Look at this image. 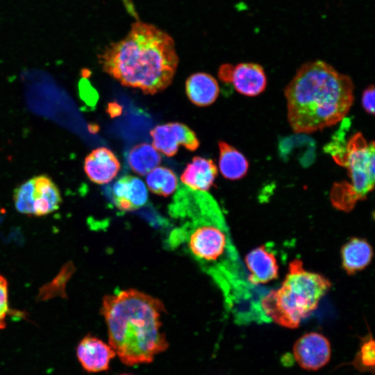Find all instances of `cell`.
Listing matches in <instances>:
<instances>
[{"label": "cell", "instance_id": "22", "mask_svg": "<svg viewBox=\"0 0 375 375\" xmlns=\"http://www.w3.org/2000/svg\"><path fill=\"white\" fill-rule=\"evenodd\" d=\"M8 313V283L0 275V329L6 326V318Z\"/></svg>", "mask_w": 375, "mask_h": 375}, {"label": "cell", "instance_id": "1", "mask_svg": "<svg viewBox=\"0 0 375 375\" xmlns=\"http://www.w3.org/2000/svg\"><path fill=\"white\" fill-rule=\"evenodd\" d=\"M169 215L176 222L170 246H181L229 297L239 288L237 255L216 201L206 192L180 185Z\"/></svg>", "mask_w": 375, "mask_h": 375}, {"label": "cell", "instance_id": "7", "mask_svg": "<svg viewBox=\"0 0 375 375\" xmlns=\"http://www.w3.org/2000/svg\"><path fill=\"white\" fill-rule=\"evenodd\" d=\"M16 210L37 217L49 215L59 208L62 202L59 189L47 175L28 179L14 190Z\"/></svg>", "mask_w": 375, "mask_h": 375}, {"label": "cell", "instance_id": "8", "mask_svg": "<svg viewBox=\"0 0 375 375\" xmlns=\"http://www.w3.org/2000/svg\"><path fill=\"white\" fill-rule=\"evenodd\" d=\"M150 134L153 147L168 157L176 153L179 145L190 151H194L199 146V141L193 131L178 122L156 126Z\"/></svg>", "mask_w": 375, "mask_h": 375}, {"label": "cell", "instance_id": "2", "mask_svg": "<svg viewBox=\"0 0 375 375\" xmlns=\"http://www.w3.org/2000/svg\"><path fill=\"white\" fill-rule=\"evenodd\" d=\"M99 62L105 72L124 86L154 94L172 83L178 58L169 34L137 21L124 38L103 51Z\"/></svg>", "mask_w": 375, "mask_h": 375}, {"label": "cell", "instance_id": "6", "mask_svg": "<svg viewBox=\"0 0 375 375\" xmlns=\"http://www.w3.org/2000/svg\"><path fill=\"white\" fill-rule=\"evenodd\" d=\"M374 142H367L360 133L349 140L344 149L333 153L336 162L347 169L350 183H338L331 192V201L339 210L349 212L357 201L364 200L374 189L375 180Z\"/></svg>", "mask_w": 375, "mask_h": 375}, {"label": "cell", "instance_id": "3", "mask_svg": "<svg viewBox=\"0 0 375 375\" xmlns=\"http://www.w3.org/2000/svg\"><path fill=\"white\" fill-rule=\"evenodd\" d=\"M284 94L292 131L311 133L344 119L354 101V84L328 63L310 61L297 69Z\"/></svg>", "mask_w": 375, "mask_h": 375}, {"label": "cell", "instance_id": "20", "mask_svg": "<svg viewBox=\"0 0 375 375\" xmlns=\"http://www.w3.org/2000/svg\"><path fill=\"white\" fill-rule=\"evenodd\" d=\"M148 188L154 194L168 197L177 187V178L174 172L165 167H156L147 175Z\"/></svg>", "mask_w": 375, "mask_h": 375}, {"label": "cell", "instance_id": "17", "mask_svg": "<svg viewBox=\"0 0 375 375\" xmlns=\"http://www.w3.org/2000/svg\"><path fill=\"white\" fill-rule=\"evenodd\" d=\"M185 91L188 97L194 104L206 106L215 101L219 96V88L213 76L204 72H198L187 79Z\"/></svg>", "mask_w": 375, "mask_h": 375}, {"label": "cell", "instance_id": "18", "mask_svg": "<svg viewBox=\"0 0 375 375\" xmlns=\"http://www.w3.org/2000/svg\"><path fill=\"white\" fill-rule=\"evenodd\" d=\"M219 167L222 175L230 180L243 178L249 169V162L237 149L224 141H219Z\"/></svg>", "mask_w": 375, "mask_h": 375}, {"label": "cell", "instance_id": "24", "mask_svg": "<svg viewBox=\"0 0 375 375\" xmlns=\"http://www.w3.org/2000/svg\"><path fill=\"white\" fill-rule=\"evenodd\" d=\"M123 1L126 5V7L128 11H129L131 15H133L134 16H135V11L133 8V4L131 3V0H123Z\"/></svg>", "mask_w": 375, "mask_h": 375}, {"label": "cell", "instance_id": "12", "mask_svg": "<svg viewBox=\"0 0 375 375\" xmlns=\"http://www.w3.org/2000/svg\"><path fill=\"white\" fill-rule=\"evenodd\" d=\"M228 83L241 94L255 97L267 86V76L263 67L253 62H242L232 67Z\"/></svg>", "mask_w": 375, "mask_h": 375}, {"label": "cell", "instance_id": "16", "mask_svg": "<svg viewBox=\"0 0 375 375\" xmlns=\"http://www.w3.org/2000/svg\"><path fill=\"white\" fill-rule=\"evenodd\" d=\"M372 257V247L363 238H351L341 249L342 267L349 275L363 270L369 265Z\"/></svg>", "mask_w": 375, "mask_h": 375}, {"label": "cell", "instance_id": "15", "mask_svg": "<svg viewBox=\"0 0 375 375\" xmlns=\"http://www.w3.org/2000/svg\"><path fill=\"white\" fill-rule=\"evenodd\" d=\"M217 175V168L212 160L197 156L185 168L181 181L193 190L206 192L212 186Z\"/></svg>", "mask_w": 375, "mask_h": 375}, {"label": "cell", "instance_id": "21", "mask_svg": "<svg viewBox=\"0 0 375 375\" xmlns=\"http://www.w3.org/2000/svg\"><path fill=\"white\" fill-rule=\"evenodd\" d=\"M375 344L370 335L364 340L353 360L354 367L362 372H374Z\"/></svg>", "mask_w": 375, "mask_h": 375}, {"label": "cell", "instance_id": "23", "mask_svg": "<svg viewBox=\"0 0 375 375\" xmlns=\"http://www.w3.org/2000/svg\"><path fill=\"white\" fill-rule=\"evenodd\" d=\"M375 88L374 85H368L363 91L361 103L365 111L368 114H374Z\"/></svg>", "mask_w": 375, "mask_h": 375}, {"label": "cell", "instance_id": "5", "mask_svg": "<svg viewBox=\"0 0 375 375\" xmlns=\"http://www.w3.org/2000/svg\"><path fill=\"white\" fill-rule=\"evenodd\" d=\"M328 279L308 272L302 262H290L288 272L280 288L272 290L260 302L266 317L289 328L299 326L318 306L321 299L331 288Z\"/></svg>", "mask_w": 375, "mask_h": 375}, {"label": "cell", "instance_id": "13", "mask_svg": "<svg viewBox=\"0 0 375 375\" xmlns=\"http://www.w3.org/2000/svg\"><path fill=\"white\" fill-rule=\"evenodd\" d=\"M84 171L94 183H110L118 174L120 163L114 153L106 147L92 151L85 158Z\"/></svg>", "mask_w": 375, "mask_h": 375}, {"label": "cell", "instance_id": "11", "mask_svg": "<svg viewBox=\"0 0 375 375\" xmlns=\"http://www.w3.org/2000/svg\"><path fill=\"white\" fill-rule=\"evenodd\" d=\"M112 200L122 211H133L142 207L148 200L147 189L138 177L126 175L113 185Z\"/></svg>", "mask_w": 375, "mask_h": 375}, {"label": "cell", "instance_id": "9", "mask_svg": "<svg viewBox=\"0 0 375 375\" xmlns=\"http://www.w3.org/2000/svg\"><path fill=\"white\" fill-rule=\"evenodd\" d=\"M331 344L322 334L311 332L300 337L293 346V356L299 365L306 370H317L331 358Z\"/></svg>", "mask_w": 375, "mask_h": 375}, {"label": "cell", "instance_id": "14", "mask_svg": "<svg viewBox=\"0 0 375 375\" xmlns=\"http://www.w3.org/2000/svg\"><path fill=\"white\" fill-rule=\"evenodd\" d=\"M251 284L267 283L278 276V265L275 256L262 245L251 251L245 258Z\"/></svg>", "mask_w": 375, "mask_h": 375}, {"label": "cell", "instance_id": "25", "mask_svg": "<svg viewBox=\"0 0 375 375\" xmlns=\"http://www.w3.org/2000/svg\"><path fill=\"white\" fill-rule=\"evenodd\" d=\"M120 375H131V374H120Z\"/></svg>", "mask_w": 375, "mask_h": 375}, {"label": "cell", "instance_id": "19", "mask_svg": "<svg viewBox=\"0 0 375 375\" xmlns=\"http://www.w3.org/2000/svg\"><path fill=\"white\" fill-rule=\"evenodd\" d=\"M127 162L133 172L144 176L160 163L161 156L152 145L142 143L131 149L127 155Z\"/></svg>", "mask_w": 375, "mask_h": 375}, {"label": "cell", "instance_id": "4", "mask_svg": "<svg viewBox=\"0 0 375 375\" xmlns=\"http://www.w3.org/2000/svg\"><path fill=\"white\" fill-rule=\"evenodd\" d=\"M165 311L160 300L137 290H120L103 297L101 312L109 344L124 364L151 362L168 347L161 331Z\"/></svg>", "mask_w": 375, "mask_h": 375}, {"label": "cell", "instance_id": "10", "mask_svg": "<svg viewBox=\"0 0 375 375\" xmlns=\"http://www.w3.org/2000/svg\"><path fill=\"white\" fill-rule=\"evenodd\" d=\"M76 355L85 371L99 372L109 368L110 362L116 353L110 344L96 337L88 335L79 342Z\"/></svg>", "mask_w": 375, "mask_h": 375}]
</instances>
